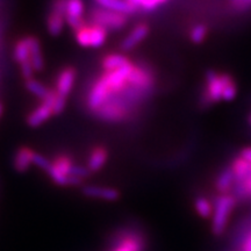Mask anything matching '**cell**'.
Here are the masks:
<instances>
[{
	"instance_id": "44dd1931",
	"label": "cell",
	"mask_w": 251,
	"mask_h": 251,
	"mask_svg": "<svg viewBox=\"0 0 251 251\" xmlns=\"http://www.w3.org/2000/svg\"><path fill=\"white\" fill-rule=\"evenodd\" d=\"M13 58L19 64V67H20V65L27 64V63H30V50L28 36L23 37V39L18 40L17 42H15L13 48Z\"/></svg>"
},
{
	"instance_id": "277c9868",
	"label": "cell",
	"mask_w": 251,
	"mask_h": 251,
	"mask_svg": "<svg viewBox=\"0 0 251 251\" xmlns=\"http://www.w3.org/2000/svg\"><path fill=\"white\" fill-rule=\"evenodd\" d=\"M107 37L108 30L93 23H86L75 31L76 42L83 48H100L105 45Z\"/></svg>"
},
{
	"instance_id": "30bf717a",
	"label": "cell",
	"mask_w": 251,
	"mask_h": 251,
	"mask_svg": "<svg viewBox=\"0 0 251 251\" xmlns=\"http://www.w3.org/2000/svg\"><path fill=\"white\" fill-rule=\"evenodd\" d=\"M150 33V26L147 23H140L131 28V30L124 37L120 43L122 51H130L147 39Z\"/></svg>"
},
{
	"instance_id": "d4e9b609",
	"label": "cell",
	"mask_w": 251,
	"mask_h": 251,
	"mask_svg": "<svg viewBox=\"0 0 251 251\" xmlns=\"http://www.w3.org/2000/svg\"><path fill=\"white\" fill-rule=\"evenodd\" d=\"M194 208L198 214L203 219L212 218L213 214V201L206 197H197L194 200Z\"/></svg>"
},
{
	"instance_id": "8fae6325",
	"label": "cell",
	"mask_w": 251,
	"mask_h": 251,
	"mask_svg": "<svg viewBox=\"0 0 251 251\" xmlns=\"http://www.w3.org/2000/svg\"><path fill=\"white\" fill-rule=\"evenodd\" d=\"M144 248H146L144 238L139 233L128 231L121 235L117 246L112 251H144Z\"/></svg>"
},
{
	"instance_id": "ba28073f",
	"label": "cell",
	"mask_w": 251,
	"mask_h": 251,
	"mask_svg": "<svg viewBox=\"0 0 251 251\" xmlns=\"http://www.w3.org/2000/svg\"><path fill=\"white\" fill-rule=\"evenodd\" d=\"M77 72L72 67L63 68L57 74L55 80V92L57 94V98L67 101L68 97L70 96L75 83H76Z\"/></svg>"
},
{
	"instance_id": "4fadbf2b",
	"label": "cell",
	"mask_w": 251,
	"mask_h": 251,
	"mask_svg": "<svg viewBox=\"0 0 251 251\" xmlns=\"http://www.w3.org/2000/svg\"><path fill=\"white\" fill-rule=\"evenodd\" d=\"M108 150L105 146L98 144V146H94L89 153L87 157V164L86 168L89 169L91 174L93 172H98L105 166L106 163L108 161Z\"/></svg>"
},
{
	"instance_id": "484cf974",
	"label": "cell",
	"mask_w": 251,
	"mask_h": 251,
	"mask_svg": "<svg viewBox=\"0 0 251 251\" xmlns=\"http://www.w3.org/2000/svg\"><path fill=\"white\" fill-rule=\"evenodd\" d=\"M233 196L238 201H247L251 199V175L246 181L240 184H235Z\"/></svg>"
},
{
	"instance_id": "d6986e66",
	"label": "cell",
	"mask_w": 251,
	"mask_h": 251,
	"mask_svg": "<svg viewBox=\"0 0 251 251\" xmlns=\"http://www.w3.org/2000/svg\"><path fill=\"white\" fill-rule=\"evenodd\" d=\"M29 41V50H30V63L33 65L34 71L39 72L45 69V57H43L42 48L37 37L28 36Z\"/></svg>"
},
{
	"instance_id": "603a6c76",
	"label": "cell",
	"mask_w": 251,
	"mask_h": 251,
	"mask_svg": "<svg viewBox=\"0 0 251 251\" xmlns=\"http://www.w3.org/2000/svg\"><path fill=\"white\" fill-rule=\"evenodd\" d=\"M128 1L137 9V12L142 11L146 13H150V12L156 11L164 6L169 0H128Z\"/></svg>"
},
{
	"instance_id": "8992f818",
	"label": "cell",
	"mask_w": 251,
	"mask_h": 251,
	"mask_svg": "<svg viewBox=\"0 0 251 251\" xmlns=\"http://www.w3.org/2000/svg\"><path fill=\"white\" fill-rule=\"evenodd\" d=\"M128 15L118 13L99 7L92 8L90 11V23L97 24L109 30H121L128 24Z\"/></svg>"
},
{
	"instance_id": "4dcf8cb0",
	"label": "cell",
	"mask_w": 251,
	"mask_h": 251,
	"mask_svg": "<svg viewBox=\"0 0 251 251\" xmlns=\"http://www.w3.org/2000/svg\"><path fill=\"white\" fill-rule=\"evenodd\" d=\"M1 114H2V106L1 103H0V117H1Z\"/></svg>"
},
{
	"instance_id": "7c38bea8",
	"label": "cell",
	"mask_w": 251,
	"mask_h": 251,
	"mask_svg": "<svg viewBox=\"0 0 251 251\" xmlns=\"http://www.w3.org/2000/svg\"><path fill=\"white\" fill-rule=\"evenodd\" d=\"M235 186V177L230 165H226L215 176L214 188L218 194L233 193Z\"/></svg>"
},
{
	"instance_id": "83f0119b",
	"label": "cell",
	"mask_w": 251,
	"mask_h": 251,
	"mask_svg": "<svg viewBox=\"0 0 251 251\" xmlns=\"http://www.w3.org/2000/svg\"><path fill=\"white\" fill-rule=\"evenodd\" d=\"M237 156L251 164V146H247L241 148L240 151L237 153Z\"/></svg>"
},
{
	"instance_id": "cb8c5ba5",
	"label": "cell",
	"mask_w": 251,
	"mask_h": 251,
	"mask_svg": "<svg viewBox=\"0 0 251 251\" xmlns=\"http://www.w3.org/2000/svg\"><path fill=\"white\" fill-rule=\"evenodd\" d=\"M228 12L233 15H244L251 12V0H227Z\"/></svg>"
},
{
	"instance_id": "5b68a950",
	"label": "cell",
	"mask_w": 251,
	"mask_h": 251,
	"mask_svg": "<svg viewBox=\"0 0 251 251\" xmlns=\"http://www.w3.org/2000/svg\"><path fill=\"white\" fill-rule=\"evenodd\" d=\"M76 163L68 153H57L51 159L46 174L58 186H69V177Z\"/></svg>"
},
{
	"instance_id": "f546056e",
	"label": "cell",
	"mask_w": 251,
	"mask_h": 251,
	"mask_svg": "<svg viewBox=\"0 0 251 251\" xmlns=\"http://www.w3.org/2000/svg\"><path fill=\"white\" fill-rule=\"evenodd\" d=\"M247 124L251 128V111L249 112V114H248V117H247Z\"/></svg>"
},
{
	"instance_id": "e0dca14e",
	"label": "cell",
	"mask_w": 251,
	"mask_h": 251,
	"mask_svg": "<svg viewBox=\"0 0 251 251\" xmlns=\"http://www.w3.org/2000/svg\"><path fill=\"white\" fill-rule=\"evenodd\" d=\"M94 1L99 7L118 12V13L128 15V17L137 12V9L128 0H94Z\"/></svg>"
},
{
	"instance_id": "6da1fadb",
	"label": "cell",
	"mask_w": 251,
	"mask_h": 251,
	"mask_svg": "<svg viewBox=\"0 0 251 251\" xmlns=\"http://www.w3.org/2000/svg\"><path fill=\"white\" fill-rule=\"evenodd\" d=\"M238 94L237 80L227 71L208 69L203 75L199 94L201 108H211L222 102H231Z\"/></svg>"
},
{
	"instance_id": "9c48e42d",
	"label": "cell",
	"mask_w": 251,
	"mask_h": 251,
	"mask_svg": "<svg viewBox=\"0 0 251 251\" xmlns=\"http://www.w3.org/2000/svg\"><path fill=\"white\" fill-rule=\"evenodd\" d=\"M84 17H85V4L83 0H67L65 21L72 30L76 31L86 24Z\"/></svg>"
},
{
	"instance_id": "ac0fdd59",
	"label": "cell",
	"mask_w": 251,
	"mask_h": 251,
	"mask_svg": "<svg viewBox=\"0 0 251 251\" xmlns=\"http://www.w3.org/2000/svg\"><path fill=\"white\" fill-rule=\"evenodd\" d=\"M65 24V14L63 12L56 11V9H50L48 17H47V30L51 36H58L62 34L64 29Z\"/></svg>"
},
{
	"instance_id": "5bb4252c",
	"label": "cell",
	"mask_w": 251,
	"mask_h": 251,
	"mask_svg": "<svg viewBox=\"0 0 251 251\" xmlns=\"http://www.w3.org/2000/svg\"><path fill=\"white\" fill-rule=\"evenodd\" d=\"M83 194L87 198L105 200V201H115V200H118L120 198V193L115 188L92 186V185L84 187Z\"/></svg>"
},
{
	"instance_id": "ffe728a7",
	"label": "cell",
	"mask_w": 251,
	"mask_h": 251,
	"mask_svg": "<svg viewBox=\"0 0 251 251\" xmlns=\"http://www.w3.org/2000/svg\"><path fill=\"white\" fill-rule=\"evenodd\" d=\"M130 61L131 59L124 54H120V52H111V54H106L103 56L100 65H101L102 71H113L125 67Z\"/></svg>"
},
{
	"instance_id": "52a82bcc",
	"label": "cell",
	"mask_w": 251,
	"mask_h": 251,
	"mask_svg": "<svg viewBox=\"0 0 251 251\" xmlns=\"http://www.w3.org/2000/svg\"><path fill=\"white\" fill-rule=\"evenodd\" d=\"M56 99H57V94H56L55 90L52 89V92L48 98L43 100V101H41L40 105H37L35 108L31 109V112L28 114V126L36 128L39 127V126L45 124L46 121H48L51 117H54Z\"/></svg>"
},
{
	"instance_id": "7402d4cb",
	"label": "cell",
	"mask_w": 251,
	"mask_h": 251,
	"mask_svg": "<svg viewBox=\"0 0 251 251\" xmlns=\"http://www.w3.org/2000/svg\"><path fill=\"white\" fill-rule=\"evenodd\" d=\"M25 86H26L28 92L33 94L34 97H36L37 99H40L41 101L46 100L52 92V89L46 86L42 81L37 80L35 78H31V79L26 80Z\"/></svg>"
},
{
	"instance_id": "7a4b0ae2",
	"label": "cell",
	"mask_w": 251,
	"mask_h": 251,
	"mask_svg": "<svg viewBox=\"0 0 251 251\" xmlns=\"http://www.w3.org/2000/svg\"><path fill=\"white\" fill-rule=\"evenodd\" d=\"M236 198L230 194H218L213 200L212 214V231L216 236L225 233L231 213L236 207Z\"/></svg>"
},
{
	"instance_id": "4316f807",
	"label": "cell",
	"mask_w": 251,
	"mask_h": 251,
	"mask_svg": "<svg viewBox=\"0 0 251 251\" xmlns=\"http://www.w3.org/2000/svg\"><path fill=\"white\" fill-rule=\"evenodd\" d=\"M50 163H51V161L47 158L46 156H43L42 153L35 152V156H34L33 165L37 166V168H39L40 170L47 172V170H48L49 166H50Z\"/></svg>"
},
{
	"instance_id": "2e32d148",
	"label": "cell",
	"mask_w": 251,
	"mask_h": 251,
	"mask_svg": "<svg viewBox=\"0 0 251 251\" xmlns=\"http://www.w3.org/2000/svg\"><path fill=\"white\" fill-rule=\"evenodd\" d=\"M209 35H211V27H209L208 24L202 23V21L193 24L192 26L188 28L187 31L188 40L192 45L196 46L203 45L208 40Z\"/></svg>"
},
{
	"instance_id": "9a60e30c",
	"label": "cell",
	"mask_w": 251,
	"mask_h": 251,
	"mask_svg": "<svg viewBox=\"0 0 251 251\" xmlns=\"http://www.w3.org/2000/svg\"><path fill=\"white\" fill-rule=\"evenodd\" d=\"M35 152L29 147H20L13 157L14 169L18 172H26L33 165Z\"/></svg>"
},
{
	"instance_id": "f1b7e54d",
	"label": "cell",
	"mask_w": 251,
	"mask_h": 251,
	"mask_svg": "<svg viewBox=\"0 0 251 251\" xmlns=\"http://www.w3.org/2000/svg\"><path fill=\"white\" fill-rule=\"evenodd\" d=\"M241 251H251V229L244 236L243 242L241 243Z\"/></svg>"
},
{
	"instance_id": "3957f363",
	"label": "cell",
	"mask_w": 251,
	"mask_h": 251,
	"mask_svg": "<svg viewBox=\"0 0 251 251\" xmlns=\"http://www.w3.org/2000/svg\"><path fill=\"white\" fill-rule=\"evenodd\" d=\"M135 111L134 106L121 98H112L106 101L94 114L106 122L127 121Z\"/></svg>"
}]
</instances>
